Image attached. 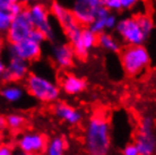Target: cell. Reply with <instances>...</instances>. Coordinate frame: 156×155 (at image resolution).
I'll return each instance as SVG.
<instances>
[{"label": "cell", "instance_id": "cell-1", "mask_svg": "<svg viewBox=\"0 0 156 155\" xmlns=\"http://www.w3.org/2000/svg\"><path fill=\"white\" fill-rule=\"evenodd\" d=\"M85 151L90 155H106L112 147L111 126L104 114L95 113L90 117L84 134Z\"/></svg>", "mask_w": 156, "mask_h": 155}, {"label": "cell", "instance_id": "cell-2", "mask_svg": "<svg viewBox=\"0 0 156 155\" xmlns=\"http://www.w3.org/2000/svg\"><path fill=\"white\" fill-rule=\"evenodd\" d=\"M24 83L26 93L41 103L52 104L60 97V86L55 81L41 74H28Z\"/></svg>", "mask_w": 156, "mask_h": 155}, {"label": "cell", "instance_id": "cell-3", "mask_svg": "<svg viewBox=\"0 0 156 155\" xmlns=\"http://www.w3.org/2000/svg\"><path fill=\"white\" fill-rule=\"evenodd\" d=\"M119 54L121 68L129 77H137L144 74L152 63L151 54L144 44L121 48Z\"/></svg>", "mask_w": 156, "mask_h": 155}, {"label": "cell", "instance_id": "cell-4", "mask_svg": "<svg viewBox=\"0 0 156 155\" xmlns=\"http://www.w3.org/2000/svg\"><path fill=\"white\" fill-rule=\"evenodd\" d=\"M155 124L152 116L141 117L138 124L135 144L139 155H153L156 150Z\"/></svg>", "mask_w": 156, "mask_h": 155}, {"label": "cell", "instance_id": "cell-5", "mask_svg": "<svg viewBox=\"0 0 156 155\" xmlns=\"http://www.w3.org/2000/svg\"><path fill=\"white\" fill-rule=\"evenodd\" d=\"M27 14L30 16L33 27L42 32L45 35L47 41H55V30L52 24L51 14L49 8L42 2H34L26 7Z\"/></svg>", "mask_w": 156, "mask_h": 155}, {"label": "cell", "instance_id": "cell-6", "mask_svg": "<svg viewBox=\"0 0 156 155\" xmlns=\"http://www.w3.org/2000/svg\"><path fill=\"white\" fill-rule=\"evenodd\" d=\"M115 32L118 33L120 40L127 45H138L144 44L146 40L148 39L144 32L141 31L139 24L137 22L136 17H123L118 20L115 25Z\"/></svg>", "mask_w": 156, "mask_h": 155}, {"label": "cell", "instance_id": "cell-7", "mask_svg": "<svg viewBox=\"0 0 156 155\" xmlns=\"http://www.w3.org/2000/svg\"><path fill=\"white\" fill-rule=\"evenodd\" d=\"M32 30H33V24L25 8L20 14L12 16V22L5 33L6 40L8 43L20 42L22 40L27 39Z\"/></svg>", "mask_w": 156, "mask_h": 155}, {"label": "cell", "instance_id": "cell-8", "mask_svg": "<svg viewBox=\"0 0 156 155\" xmlns=\"http://www.w3.org/2000/svg\"><path fill=\"white\" fill-rule=\"evenodd\" d=\"M8 54H9V57L20 58L24 61L31 63V62H34L41 58L42 44L34 42L33 40L27 38L20 42L9 43Z\"/></svg>", "mask_w": 156, "mask_h": 155}, {"label": "cell", "instance_id": "cell-9", "mask_svg": "<svg viewBox=\"0 0 156 155\" xmlns=\"http://www.w3.org/2000/svg\"><path fill=\"white\" fill-rule=\"evenodd\" d=\"M49 10L51 16L59 24V26L61 27L66 38L78 31L79 28H82V25L76 20L70 9L63 6L62 4H60L58 1H53Z\"/></svg>", "mask_w": 156, "mask_h": 155}, {"label": "cell", "instance_id": "cell-10", "mask_svg": "<svg viewBox=\"0 0 156 155\" xmlns=\"http://www.w3.org/2000/svg\"><path fill=\"white\" fill-rule=\"evenodd\" d=\"M48 138L37 132H22L16 140V145L23 154L34 155L44 153Z\"/></svg>", "mask_w": 156, "mask_h": 155}, {"label": "cell", "instance_id": "cell-11", "mask_svg": "<svg viewBox=\"0 0 156 155\" xmlns=\"http://www.w3.org/2000/svg\"><path fill=\"white\" fill-rule=\"evenodd\" d=\"M30 74V63L20 58L9 57L2 73L1 79L4 83H22Z\"/></svg>", "mask_w": 156, "mask_h": 155}, {"label": "cell", "instance_id": "cell-12", "mask_svg": "<svg viewBox=\"0 0 156 155\" xmlns=\"http://www.w3.org/2000/svg\"><path fill=\"white\" fill-rule=\"evenodd\" d=\"M100 6V0H75L70 10L82 26H88Z\"/></svg>", "mask_w": 156, "mask_h": 155}, {"label": "cell", "instance_id": "cell-13", "mask_svg": "<svg viewBox=\"0 0 156 155\" xmlns=\"http://www.w3.org/2000/svg\"><path fill=\"white\" fill-rule=\"evenodd\" d=\"M76 59L85 60L94 48L98 45V34L92 32L87 26H83L80 35L70 43Z\"/></svg>", "mask_w": 156, "mask_h": 155}, {"label": "cell", "instance_id": "cell-14", "mask_svg": "<svg viewBox=\"0 0 156 155\" xmlns=\"http://www.w3.org/2000/svg\"><path fill=\"white\" fill-rule=\"evenodd\" d=\"M51 60L59 69H69L74 66L76 56L69 43H55L51 49Z\"/></svg>", "mask_w": 156, "mask_h": 155}, {"label": "cell", "instance_id": "cell-15", "mask_svg": "<svg viewBox=\"0 0 156 155\" xmlns=\"http://www.w3.org/2000/svg\"><path fill=\"white\" fill-rule=\"evenodd\" d=\"M52 112L59 120L70 126H77L83 120L82 112L66 102H55L52 106Z\"/></svg>", "mask_w": 156, "mask_h": 155}, {"label": "cell", "instance_id": "cell-16", "mask_svg": "<svg viewBox=\"0 0 156 155\" xmlns=\"http://www.w3.org/2000/svg\"><path fill=\"white\" fill-rule=\"evenodd\" d=\"M60 89L67 95H78L87 87V81L83 77L73 74H67L60 79Z\"/></svg>", "mask_w": 156, "mask_h": 155}, {"label": "cell", "instance_id": "cell-17", "mask_svg": "<svg viewBox=\"0 0 156 155\" xmlns=\"http://www.w3.org/2000/svg\"><path fill=\"white\" fill-rule=\"evenodd\" d=\"M25 87L20 85V83H5L0 89V95L8 103H18L25 97Z\"/></svg>", "mask_w": 156, "mask_h": 155}, {"label": "cell", "instance_id": "cell-18", "mask_svg": "<svg viewBox=\"0 0 156 155\" xmlns=\"http://www.w3.org/2000/svg\"><path fill=\"white\" fill-rule=\"evenodd\" d=\"M98 45L103 50L112 53H119L122 48L121 40L118 39L112 33H110V31H104L98 34Z\"/></svg>", "mask_w": 156, "mask_h": 155}, {"label": "cell", "instance_id": "cell-19", "mask_svg": "<svg viewBox=\"0 0 156 155\" xmlns=\"http://www.w3.org/2000/svg\"><path fill=\"white\" fill-rule=\"evenodd\" d=\"M67 142L62 136H53L47 140L44 153L48 155H62L67 151Z\"/></svg>", "mask_w": 156, "mask_h": 155}, {"label": "cell", "instance_id": "cell-20", "mask_svg": "<svg viewBox=\"0 0 156 155\" xmlns=\"http://www.w3.org/2000/svg\"><path fill=\"white\" fill-rule=\"evenodd\" d=\"M109 13L110 10H108L105 7L100 6V8L96 12V15L94 17V20L90 22V25L87 27L92 32H94L95 34H100L102 32H104L105 31V17Z\"/></svg>", "mask_w": 156, "mask_h": 155}, {"label": "cell", "instance_id": "cell-21", "mask_svg": "<svg viewBox=\"0 0 156 155\" xmlns=\"http://www.w3.org/2000/svg\"><path fill=\"white\" fill-rule=\"evenodd\" d=\"M7 120V128L12 132H20L26 124V118L20 113H10L6 117Z\"/></svg>", "mask_w": 156, "mask_h": 155}, {"label": "cell", "instance_id": "cell-22", "mask_svg": "<svg viewBox=\"0 0 156 155\" xmlns=\"http://www.w3.org/2000/svg\"><path fill=\"white\" fill-rule=\"evenodd\" d=\"M136 17L137 22L140 26L141 31L144 32V34L148 38L149 35L152 34L153 30H154V22H153L152 16L148 15V14H138V15L135 16Z\"/></svg>", "mask_w": 156, "mask_h": 155}, {"label": "cell", "instance_id": "cell-23", "mask_svg": "<svg viewBox=\"0 0 156 155\" xmlns=\"http://www.w3.org/2000/svg\"><path fill=\"white\" fill-rule=\"evenodd\" d=\"M12 15L8 9L0 8V34H5L9 24L12 22Z\"/></svg>", "mask_w": 156, "mask_h": 155}, {"label": "cell", "instance_id": "cell-24", "mask_svg": "<svg viewBox=\"0 0 156 155\" xmlns=\"http://www.w3.org/2000/svg\"><path fill=\"white\" fill-rule=\"evenodd\" d=\"M100 4H101V6L105 7L108 10H110V12L117 13L122 10L120 0H100Z\"/></svg>", "mask_w": 156, "mask_h": 155}, {"label": "cell", "instance_id": "cell-25", "mask_svg": "<svg viewBox=\"0 0 156 155\" xmlns=\"http://www.w3.org/2000/svg\"><path fill=\"white\" fill-rule=\"evenodd\" d=\"M118 16L115 13L110 12L105 17V31H112L115 28V25L118 23Z\"/></svg>", "mask_w": 156, "mask_h": 155}, {"label": "cell", "instance_id": "cell-26", "mask_svg": "<svg viewBox=\"0 0 156 155\" xmlns=\"http://www.w3.org/2000/svg\"><path fill=\"white\" fill-rule=\"evenodd\" d=\"M28 39L33 40L34 42L36 43H40V44H42L44 41H47V38H45V35L43 34L42 32L35 28V27H33V30L31 31L30 35H28Z\"/></svg>", "mask_w": 156, "mask_h": 155}, {"label": "cell", "instance_id": "cell-27", "mask_svg": "<svg viewBox=\"0 0 156 155\" xmlns=\"http://www.w3.org/2000/svg\"><path fill=\"white\" fill-rule=\"evenodd\" d=\"M122 154L123 155H139L136 144L135 143L127 144L125 147H123V150H122Z\"/></svg>", "mask_w": 156, "mask_h": 155}, {"label": "cell", "instance_id": "cell-28", "mask_svg": "<svg viewBox=\"0 0 156 155\" xmlns=\"http://www.w3.org/2000/svg\"><path fill=\"white\" fill-rule=\"evenodd\" d=\"M140 0H120L121 9L122 10H129V9H133L139 4Z\"/></svg>", "mask_w": 156, "mask_h": 155}, {"label": "cell", "instance_id": "cell-29", "mask_svg": "<svg viewBox=\"0 0 156 155\" xmlns=\"http://www.w3.org/2000/svg\"><path fill=\"white\" fill-rule=\"evenodd\" d=\"M25 8H26V7H25V6H24L22 2H20V0H18V1L14 2V4H12L10 7L8 8V10H9V12H10V14L14 16V15H17V14H20V12H23Z\"/></svg>", "mask_w": 156, "mask_h": 155}, {"label": "cell", "instance_id": "cell-30", "mask_svg": "<svg viewBox=\"0 0 156 155\" xmlns=\"http://www.w3.org/2000/svg\"><path fill=\"white\" fill-rule=\"evenodd\" d=\"M14 153V148L9 144H0V155H12Z\"/></svg>", "mask_w": 156, "mask_h": 155}, {"label": "cell", "instance_id": "cell-31", "mask_svg": "<svg viewBox=\"0 0 156 155\" xmlns=\"http://www.w3.org/2000/svg\"><path fill=\"white\" fill-rule=\"evenodd\" d=\"M16 1H18V0H0V8L8 9V8L10 7L14 2H16Z\"/></svg>", "mask_w": 156, "mask_h": 155}, {"label": "cell", "instance_id": "cell-32", "mask_svg": "<svg viewBox=\"0 0 156 155\" xmlns=\"http://www.w3.org/2000/svg\"><path fill=\"white\" fill-rule=\"evenodd\" d=\"M7 129V120H6V117L0 114V134L4 132Z\"/></svg>", "mask_w": 156, "mask_h": 155}, {"label": "cell", "instance_id": "cell-33", "mask_svg": "<svg viewBox=\"0 0 156 155\" xmlns=\"http://www.w3.org/2000/svg\"><path fill=\"white\" fill-rule=\"evenodd\" d=\"M5 67H6V63H5V61L2 60V58L0 57V79H1L2 73H4V70H5Z\"/></svg>", "mask_w": 156, "mask_h": 155}, {"label": "cell", "instance_id": "cell-34", "mask_svg": "<svg viewBox=\"0 0 156 155\" xmlns=\"http://www.w3.org/2000/svg\"><path fill=\"white\" fill-rule=\"evenodd\" d=\"M20 1L24 5V6H25V7H27V6H30V5L36 2L37 0H20Z\"/></svg>", "mask_w": 156, "mask_h": 155}, {"label": "cell", "instance_id": "cell-35", "mask_svg": "<svg viewBox=\"0 0 156 155\" xmlns=\"http://www.w3.org/2000/svg\"><path fill=\"white\" fill-rule=\"evenodd\" d=\"M1 49H2V40L0 39V50H1Z\"/></svg>", "mask_w": 156, "mask_h": 155}]
</instances>
